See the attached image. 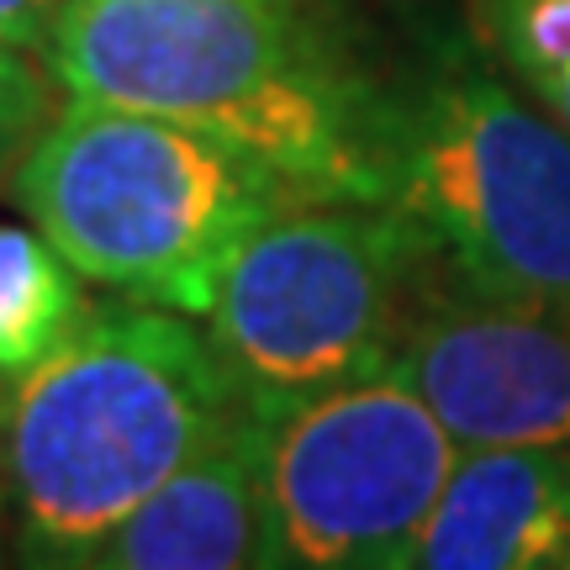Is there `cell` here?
Wrapping results in <instances>:
<instances>
[{
  "label": "cell",
  "mask_w": 570,
  "mask_h": 570,
  "mask_svg": "<svg viewBox=\"0 0 570 570\" xmlns=\"http://www.w3.org/2000/svg\"><path fill=\"white\" fill-rule=\"evenodd\" d=\"M454 275L570 306V132L470 27L391 69V190Z\"/></svg>",
  "instance_id": "obj_4"
},
{
  "label": "cell",
  "mask_w": 570,
  "mask_h": 570,
  "mask_svg": "<svg viewBox=\"0 0 570 570\" xmlns=\"http://www.w3.org/2000/svg\"><path fill=\"white\" fill-rule=\"evenodd\" d=\"M69 0H0V42H11L21 53L42 59V48L59 27Z\"/></svg>",
  "instance_id": "obj_13"
},
{
  "label": "cell",
  "mask_w": 570,
  "mask_h": 570,
  "mask_svg": "<svg viewBox=\"0 0 570 570\" xmlns=\"http://www.w3.org/2000/svg\"><path fill=\"white\" fill-rule=\"evenodd\" d=\"M254 417L202 317L127 296L96 306L0 391L17 566L85 570L127 512Z\"/></svg>",
  "instance_id": "obj_2"
},
{
  "label": "cell",
  "mask_w": 570,
  "mask_h": 570,
  "mask_svg": "<svg viewBox=\"0 0 570 570\" xmlns=\"http://www.w3.org/2000/svg\"><path fill=\"white\" fill-rule=\"evenodd\" d=\"M460 444L396 375L265 417L259 570H412Z\"/></svg>",
  "instance_id": "obj_6"
},
{
  "label": "cell",
  "mask_w": 570,
  "mask_h": 570,
  "mask_svg": "<svg viewBox=\"0 0 570 570\" xmlns=\"http://www.w3.org/2000/svg\"><path fill=\"white\" fill-rule=\"evenodd\" d=\"M570 554L566 449H460L412 570H550Z\"/></svg>",
  "instance_id": "obj_8"
},
{
  "label": "cell",
  "mask_w": 570,
  "mask_h": 570,
  "mask_svg": "<svg viewBox=\"0 0 570 570\" xmlns=\"http://www.w3.org/2000/svg\"><path fill=\"white\" fill-rule=\"evenodd\" d=\"M53 96H59V85L48 80L42 59L0 42V164H17L21 148L59 111Z\"/></svg>",
  "instance_id": "obj_12"
},
{
  "label": "cell",
  "mask_w": 570,
  "mask_h": 570,
  "mask_svg": "<svg viewBox=\"0 0 570 570\" xmlns=\"http://www.w3.org/2000/svg\"><path fill=\"white\" fill-rule=\"evenodd\" d=\"M475 32L570 132V0H470Z\"/></svg>",
  "instance_id": "obj_11"
},
{
  "label": "cell",
  "mask_w": 570,
  "mask_h": 570,
  "mask_svg": "<svg viewBox=\"0 0 570 570\" xmlns=\"http://www.w3.org/2000/svg\"><path fill=\"white\" fill-rule=\"evenodd\" d=\"M0 570H6V566H0Z\"/></svg>",
  "instance_id": "obj_16"
},
{
  "label": "cell",
  "mask_w": 570,
  "mask_h": 570,
  "mask_svg": "<svg viewBox=\"0 0 570 570\" xmlns=\"http://www.w3.org/2000/svg\"><path fill=\"white\" fill-rule=\"evenodd\" d=\"M0 512H6V491H0Z\"/></svg>",
  "instance_id": "obj_15"
},
{
  "label": "cell",
  "mask_w": 570,
  "mask_h": 570,
  "mask_svg": "<svg viewBox=\"0 0 570 570\" xmlns=\"http://www.w3.org/2000/svg\"><path fill=\"white\" fill-rule=\"evenodd\" d=\"M85 285L38 227L0 223V381L42 365L96 312Z\"/></svg>",
  "instance_id": "obj_10"
},
{
  "label": "cell",
  "mask_w": 570,
  "mask_h": 570,
  "mask_svg": "<svg viewBox=\"0 0 570 570\" xmlns=\"http://www.w3.org/2000/svg\"><path fill=\"white\" fill-rule=\"evenodd\" d=\"M550 570H570V554H566V560H560V566H550Z\"/></svg>",
  "instance_id": "obj_14"
},
{
  "label": "cell",
  "mask_w": 570,
  "mask_h": 570,
  "mask_svg": "<svg viewBox=\"0 0 570 570\" xmlns=\"http://www.w3.org/2000/svg\"><path fill=\"white\" fill-rule=\"evenodd\" d=\"M11 196L90 285L185 317L259 227L323 202L202 127L75 96L11 164Z\"/></svg>",
  "instance_id": "obj_3"
},
{
  "label": "cell",
  "mask_w": 570,
  "mask_h": 570,
  "mask_svg": "<svg viewBox=\"0 0 570 570\" xmlns=\"http://www.w3.org/2000/svg\"><path fill=\"white\" fill-rule=\"evenodd\" d=\"M254 417L227 444L185 465L127 512L85 570H259L265 560V465Z\"/></svg>",
  "instance_id": "obj_9"
},
{
  "label": "cell",
  "mask_w": 570,
  "mask_h": 570,
  "mask_svg": "<svg viewBox=\"0 0 570 570\" xmlns=\"http://www.w3.org/2000/svg\"><path fill=\"white\" fill-rule=\"evenodd\" d=\"M460 449L570 454V306L512 296L439 265L391 360Z\"/></svg>",
  "instance_id": "obj_7"
},
{
  "label": "cell",
  "mask_w": 570,
  "mask_h": 570,
  "mask_svg": "<svg viewBox=\"0 0 570 570\" xmlns=\"http://www.w3.org/2000/svg\"><path fill=\"white\" fill-rule=\"evenodd\" d=\"M42 69L59 96L202 127L323 202L391 190V69L344 0H69Z\"/></svg>",
  "instance_id": "obj_1"
},
{
  "label": "cell",
  "mask_w": 570,
  "mask_h": 570,
  "mask_svg": "<svg viewBox=\"0 0 570 570\" xmlns=\"http://www.w3.org/2000/svg\"><path fill=\"white\" fill-rule=\"evenodd\" d=\"M439 248L386 202H306L223 265L202 327L259 417L386 375Z\"/></svg>",
  "instance_id": "obj_5"
}]
</instances>
